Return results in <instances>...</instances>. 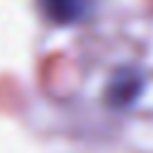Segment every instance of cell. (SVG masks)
<instances>
[{"instance_id": "cell-2", "label": "cell", "mask_w": 153, "mask_h": 153, "mask_svg": "<svg viewBox=\"0 0 153 153\" xmlns=\"http://www.w3.org/2000/svg\"><path fill=\"white\" fill-rule=\"evenodd\" d=\"M139 88H141V76H139L136 72L122 69V72H117V74L112 76L110 88H108V98H110V103H115V105H124V103H129V100L139 93Z\"/></svg>"}, {"instance_id": "cell-1", "label": "cell", "mask_w": 153, "mask_h": 153, "mask_svg": "<svg viewBox=\"0 0 153 153\" xmlns=\"http://www.w3.org/2000/svg\"><path fill=\"white\" fill-rule=\"evenodd\" d=\"M96 7V0H41L43 14L55 24H76L86 19Z\"/></svg>"}]
</instances>
